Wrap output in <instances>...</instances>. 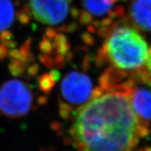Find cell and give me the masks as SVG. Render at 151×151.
<instances>
[{"label": "cell", "mask_w": 151, "mask_h": 151, "mask_svg": "<svg viewBox=\"0 0 151 151\" xmlns=\"http://www.w3.org/2000/svg\"><path fill=\"white\" fill-rule=\"evenodd\" d=\"M14 6L10 0H0V31L6 29L12 24Z\"/></svg>", "instance_id": "9"}, {"label": "cell", "mask_w": 151, "mask_h": 151, "mask_svg": "<svg viewBox=\"0 0 151 151\" xmlns=\"http://www.w3.org/2000/svg\"><path fill=\"white\" fill-rule=\"evenodd\" d=\"M130 15L139 28L151 31V0H134L130 6Z\"/></svg>", "instance_id": "6"}, {"label": "cell", "mask_w": 151, "mask_h": 151, "mask_svg": "<svg viewBox=\"0 0 151 151\" xmlns=\"http://www.w3.org/2000/svg\"><path fill=\"white\" fill-rule=\"evenodd\" d=\"M90 78L81 72H71L65 76L61 83V93L68 101L83 103L90 98L92 91Z\"/></svg>", "instance_id": "5"}, {"label": "cell", "mask_w": 151, "mask_h": 151, "mask_svg": "<svg viewBox=\"0 0 151 151\" xmlns=\"http://www.w3.org/2000/svg\"><path fill=\"white\" fill-rule=\"evenodd\" d=\"M114 0H83L84 7L94 15L101 16L109 11Z\"/></svg>", "instance_id": "8"}, {"label": "cell", "mask_w": 151, "mask_h": 151, "mask_svg": "<svg viewBox=\"0 0 151 151\" xmlns=\"http://www.w3.org/2000/svg\"><path fill=\"white\" fill-rule=\"evenodd\" d=\"M129 99L138 116L145 120H151V89H137Z\"/></svg>", "instance_id": "7"}, {"label": "cell", "mask_w": 151, "mask_h": 151, "mask_svg": "<svg viewBox=\"0 0 151 151\" xmlns=\"http://www.w3.org/2000/svg\"><path fill=\"white\" fill-rule=\"evenodd\" d=\"M148 46L143 37L130 27H120L107 42V52L112 63L124 70L141 67L147 59Z\"/></svg>", "instance_id": "2"}, {"label": "cell", "mask_w": 151, "mask_h": 151, "mask_svg": "<svg viewBox=\"0 0 151 151\" xmlns=\"http://www.w3.org/2000/svg\"><path fill=\"white\" fill-rule=\"evenodd\" d=\"M149 134L130 99L119 93L94 98L78 111L74 136L83 151H131Z\"/></svg>", "instance_id": "1"}, {"label": "cell", "mask_w": 151, "mask_h": 151, "mask_svg": "<svg viewBox=\"0 0 151 151\" xmlns=\"http://www.w3.org/2000/svg\"><path fill=\"white\" fill-rule=\"evenodd\" d=\"M69 0H30L35 19L44 24L56 25L65 20L68 12Z\"/></svg>", "instance_id": "4"}, {"label": "cell", "mask_w": 151, "mask_h": 151, "mask_svg": "<svg viewBox=\"0 0 151 151\" xmlns=\"http://www.w3.org/2000/svg\"><path fill=\"white\" fill-rule=\"evenodd\" d=\"M147 65L149 70L151 72V48L148 51V55H147Z\"/></svg>", "instance_id": "10"}, {"label": "cell", "mask_w": 151, "mask_h": 151, "mask_svg": "<svg viewBox=\"0 0 151 151\" xmlns=\"http://www.w3.org/2000/svg\"><path fill=\"white\" fill-rule=\"evenodd\" d=\"M32 101L31 91L18 80L6 81L0 88V111L9 117L26 114Z\"/></svg>", "instance_id": "3"}, {"label": "cell", "mask_w": 151, "mask_h": 151, "mask_svg": "<svg viewBox=\"0 0 151 151\" xmlns=\"http://www.w3.org/2000/svg\"><path fill=\"white\" fill-rule=\"evenodd\" d=\"M6 55V50L2 47H0V58H2Z\"/></svg>", "instance_id": "11"}]
</instances>
